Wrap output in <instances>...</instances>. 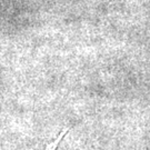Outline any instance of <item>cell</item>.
<instances>
[{
  "instance_id": "obj_1",
  "label": "cell",
  "mask_w": 150,
  "mask_h": 150,
  "mask_svg": "<svg viewBox=\"0 0 150 150\" xmlns=\"http://www.w3.org/2000/svg\"><path fill=\"white\" fill-rule=\"evenodd\" d=\"M66 134H67V129L62 130V131H61V134H60L56 139L52 140V141H50L48 145H47V147L45 148V150H56L57 149V147H58V145L60 144V141H61V139L64 138V136Z\"/></svg>"
}]
</instances>
